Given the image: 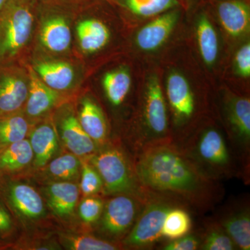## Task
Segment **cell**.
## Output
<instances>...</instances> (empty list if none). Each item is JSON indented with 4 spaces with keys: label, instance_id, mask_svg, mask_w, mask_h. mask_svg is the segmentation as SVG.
Wrapping results in <instances>:
<instances>
[{
    "label": "cell",
    "instance_id": "cell-1",
    "mask_svg": "<svg viewBox=\"0 0 250 250\" xmlns=\"http://www.w3.org/2000/svg\"><path fill=\"white\" fill-rule=\"evenodd\" d=\"M134 162L145 190L174 199L187 209L208 211L225 195L220 181L203 173L173 140L145 148L134 154Z\"/></svg>",
    "mask_w": 250,
    "mask_h": 250
},
{
    "label": "cell",
    "instance_id": "cell-2",
    "mask_svg": "<svg viewBox=\"0 0 250 250\" xmlns=\"http://www.w3.org/2000/svg\"><path fill=\"white\" fill-rule=\"evenodd\" d=\"M173 141L210 178L221 182L237 177L243 179L247 184L249 182L250 175L226 133L214 123L192 126L183 136Z\"/></svg>",
    "mask_w": 250,
    "mask_h": 250
},
{
    "label": "cell",
    "instance_id": "cell-3",
    "mask_svg": "<svg viewBox=\"0 0 250 250\" xmlns=\"http://www.w3.org/2000/svg\"><path fill=\"white\" fill-rule=\"evenodd\" d=\"M167 106L157 77L148 80L141 100L139 123L131 136L134 154L145 148L172 141Z\"/></svg>",
    "mask_w": 250,
    "mask_h": 250
},
{
    "label": "cell",
    "instance_id": "cell-4",
    "mask_svg": "<svg viewBox=\"0 0 250 250\" xmlns=\"http://www.w3.org/2000/svg\"><path fill=\"white\" fill-rule=\"evenodd\" d=\"M92 164L101 177L105 193L127 194L144 202L152 195L140 184L134 159L130 161L119 148L108 147L100 151L93 156Z\"/></svg>",
    "mask_w": 250,
    "mask_h": 250
},
{
    "label": "cell",
    "instance_id": "cell-5",
    "mask_svg": "<svg viewBox=\"0 0 250 250\" xmlns=\"http://www.w3.org/2000/svg\"><path fill=\"white\" fill-rule=\"evenodd\" d=\"M176 207H184L170 197L152 193L143 206L134 226L123 239V244L130 249L152 248L163 237L162 228L167 212Z\"/></svg>",
    "mask_w": 250,
    "mask_h": 250
},
{
    "label": "cell",
    "instance_id": "cell-6",
    "mask_svg": "<svg viewBox=\"0 0 250 250\" xmlns=\"http://www.w3.org/2000/svg\"><path fill=\"white\" fill-rule=\"evenodd\" d=\"M226 133L243 167L250 175V100L247 97L229 95L223 104Z\"/></svg>",
    "mask_w": 250,
    "mask_h": 250
},
{
    "label": "cell",
    "instance_id": "cell-7",
    "mask_svg": "<svg viewBox=\"0 0 250 250\" xmlns=\"http://www.w3.org/2000/svg\"><path fill=\"white\" fill-rule=\"evenodd\" d=\"M166 97L172 117V140L175 141L191 127L197 113V102L188 81L177 71L167 77Z\"/></svg>",
    "mask_w": 250,
    "mask_h": 250
},
{
    "label": "cell",
    "instance_id": "cell-8",
    "mask_svg": "<svg viewBox=\"0 0 250 250\" xmlns=\"http://www.w3.org/2000/svg\"><path fill=\"white\" fill-rule=\"evenodd\" d=\"M115 195L104 206L101 228L106 234L119 237L129 232L147 201L127 194Z\"/></svg>",
    "mask_w": 250,
    "mask_h": 250
},
{
    "label": "cell",
    "instance_id": "cell-9",
    "mask_svg": "<svg viewBox=\"0 0 250 250\" xmlns=\"http://www.w3.org/2000/svg\"><path fill=\"white\" fill-rule=\"evenodd\" d=\"M33 16L27 8L19 6L5 21L0 37V56H12L22 48L30 37Z\"/></svg>",
    "mask_w": 250,
    "mask_h": 250
},
{
    "label": "cell",
    "instance_id": "cell-10",
    "mask_svg": "<svg viewBox=\"0 0 250 250\" xmlns=\"http://www.w3.org/2000/svg\"><path fill=\"white\" fill-rule=\"evenodd\" d=\"M213 219L232 239L237 249L250 250V211L248 202L230 205Z\"/></svg>",
    "mask_w": 250,
    "mask_h": 250
},
{
    "label": "cell",
    "instance_id": "cell-11",
    "mask_svg": "<svg viewBox=\"0 0 250 250\" xmlns=\"http://www.w3.org/2000/svg\"><path fill=\"white\" fill-rule=\"evenodd\" d=\"M179 11H167L140 29L136 35L138 47L144 52L159 49L168 39L178 22Z\"/></svg>",
    "mask_w": 250,
    "mask_h": 250
},
{
    "label": "cell",
    "instance_id": "cell-12",
    "mask_svg": "<svg viewBox=\"0 0 250 250\" xmlns=\"http://www.w3.org/2000/svg\"><path fill=\"white\" fill-rule=\"evenodd\" d=\"M29 82L21 74L0 75V118L18 113L27 101Z\"/></svg>",
    "mask_w": 250,
    "mask_h": 250
},
{
    "label": "cell",
    "instance_id": "cell-13",
    "mask_svg": "<svg viewBox=\"0 0 250 250\" xmlns=\"http://www.w3.org/2000/svg\"><path fill=\"white\" fill-rule=\"evenodd\" d=\"M217 14L224 30L231 37H243L250 29V6L243 0H225L219 3Z\"/></svg>",
    "mask_w": 250,
    "mask_h": 250
},
{
    "label": "cell",
    "instance_id": "cell-14",
    "mask_svg": "<svg viewBox=\"0 0 250 250\" xmlns=\"http://www.w3.org/2000/svg\"><path fill=\"white\" fill-rule=\"evenodd\" d=\"M59 130L65 147L75 155H90L96 149V143L85 132L79 119L72 113H67L62 118Z\"/></svg>",
    "mask_w": 250,
    "mask_h": 250
},
{
    "label": "cell",
    "instance_id": "cell-15",
    "mask_svg": "<svg viewBox=\"0 0 250 250\" xmlns=\"http://www.w3.org/2000/svg\"><path fill=\"white\" fill-rule=\"evenodd\" d=\"M60 95L52 89L39 78L37 74L30 70L29 93L26 101V113L31 118H38L45 114L58 103Z\"/></svg>",
    "mask_w": 250,
    "mask_h": 250
},
{
    "label": "cell",
    "instance_id": "cell-16",
    "mask_svg": "<svg viewBox=\"0 0 250 250\" xmlns=\"http://www.w3.org/2000/svg\"><path fill=\"white\" fill-rule=\"evenodd\" d=\"M33 154L38 167L46 165L59 149V140L56 128L52 123H44L33 130L30 136Z\"/></svg>",
    "mask_w": 250,
    "mask_h": 250
},
{
    "label": "cell",
    "instance_id": "cell-17",
    "mask_svg": "<svg viewBox=\"0 0 250 250\" xmlns=\"http://www.w3.org/2000/svg\"><path fill=\"white\" fill-rule=\"evenodd\" d=\"M34 72L47 86L58 92L70 88L75 80L73 67L66 62H39Z\"/></svg>",
    "mask_w": 250,
    "mask_h": 250
},
{
    "label": "cell",
    "instance_id": "cell-18",
    "mask_svg": "<svg viewBox=\"0 0 250 250\" xmlns=\"http://www.w3.org/2000/svg\"><path fill=\"white\" fill-rule=\"evenodd\" d=\"M9 197L11 205L20 214L28 218H38L44 213V205L39 192L24 184L11 186Z\"/></svg>",
    "mask_w": 250,
    "mask_h": 250
},
{
    "label": "cell",
    "instance_id": "cell-19",
    "mask_svg": "<svg viewBox=\"0 0 250 250\" xmlns=\"http://www.w3.org/2000/svg\"><path fill=\"white\" fill-rule=\"evenodd\" d=\"M81 126L97 145H103L107 138V125L102 108L93 100L82 101L79 117Z\"/></svg>",
    "mask_w": 250,
    "mask_h": 250
},
{
    "label": "cell",
    "instance_id": "cell-20",
    "mask_svg": "<svg viewBox=\"0 0 250 250\" xmlns=\"http://www.w3.org/2000/svg\"><path fill=\"white\" fill-rule=\"evenodd\" d=\"M77 34L81 49L83 52L93 54L104 48L110 39V31L101 21L88 19L79 23Z\"/></svg>",
    "mask_w": 250,
    "mask_h": 250
},
{
    "label": "cell",
    "instance_id": "cell-21",
    "mask_svg": "<svg viewBox=\"0 0 250 250\" xmlns=\"http://www.w3.org/2000/svg\"><path fill=\"white\" fill-rule=\"evenodd\" d=\"M71 39L70 28L66 21L62 17L49 18L42 25L41 42L51 52H65L70 47Z\"/></svg>",
    "mask_w": 250,
    "mask_h": 250
},
{
    "label": "cell",
    "instance_id": "cell-22",
    "mask_svg": "<svg viewBox=\"0 0 250 250\" xmlns=\"http://www.w3.org/2000/svg\"><path fill=\"white\" fill-rule=\"evenodd\" d=\"M49 205L60 217L71 215L78 202L79 188L70 182H56L47 188Z\"/></svg>",
    "mask_w": 250,
    "mask_h": 250
},
{
    "label": "cell",
    "instance_id": "cell-23",
    "mask_svg": "<svg viewBox=\"0 0 250 250\" xmlns=\"http://www.w3.org/2000/svg\"><path fill=\"white\" fill-rule=\"evenodd\" d=\"M196 34L200 55L206 65L212 67L218 58L219 41L215 27L205 14L197 19Z\"/></svg>",
    "mask_w": 250,
    "mask_h": 250
},
{
    "label": "cell",
    "instance_id": "cell-24",
    "mask_svg": "<svg viewBox=\"0 0 250 250\" xmlns=\"http://www.w3.org/2000/svg\"><path fill=\"white\" fill-rule=\"evenodd\" d=\"M103 83L108 101L118 107L124 103L131 89V75L126 69H116L105 74Z\"/></svg>",
    "mask_w": 250,
    "mask_h": 250
},
{
    "label": "cell",
    "instance_id": "cell-25",
    "mask_svg": "<svg viewBox=\"0 0 250 250\" xmlns=\"http://www.w3.org/2000/svg\"><path fill=\"white\" fill-rule=\"evenodd\" d=\"M34 157L30 143L22 140L10 144L0 152V172H14L27 166Z\"/></svg>",
    "mask_w": 250,
    "mask_h": 250
},
{
    "label": "cell",
    "instance_id": "cell-26",
    "mask_svg": "<svg viewBox=\"0 0 250 250\" xmlns=\"http://www.w3.org/2000/svg\"><path fill=\"white\" fill-rule=\"evenodd\" d=\"M192 228V219L187 208L176 207L166 215L162 228V236L172 241L185 236Z\"/></svg>",
    "mask_w": 250,
    "mask_h": 250
},
{
    "label": "cell",
    "instance_id": "cell-27",
    "mask_svg": "<svg viewBox=\"0 0 250 250\" xmlns=\"http://www.w3.org/2000/svg\"><path fill=\"white\" fill-rule=\"evenodd\" d=\"M29 125L17 113L0 118V149L25 139Z\"/></svg>",
    "mask_w": 250,
    "mask_h": 250
},
{
    "label": "cell",
    "instance_id": "cell-28",
    "mask_svg": "<svg viewBox=\"0 0 250 250\" xmlns=\"http://www.w3.org/2000/svg\"><path fill=\"white\" fill-rule=\"evenodd\" d=\"M200 236L201 238L200 250H233L237 249L232 239L214 219L206 222L204 232Z\"/></svg>",
    "mask_w": 250,
    "mask_h": 250
},
{
    "label": "cell",
    "instance_id": "cell-29",
    "mask_svg": "<svg viewBox=\"0 0 250 250\" xmlns=\"http://www.w3.org/2000/svg\"><path fill=\"white\" fill-rule=\"evenodd\" d=\"M124 2L132 14L141 18L155 16L179 4L177 0H124Z\"/></svg>",
    "mask_w": 250,
    "mask_h": 250
},
{
    "label": "cell",
    "instance_id": "cell-30",
    "mask_svg": "<svg viewBox=\"0 0 250 250\" xmlns=\"http://www.w3.org/2000/svg\"><path fill=\"white\" fill-rule=\"evenodd\" d=\"M78 157L73 154L59 156L49 164V172L57 178L65 180L73 179L80 170L81 163Z\"/></svg>",
    "mask_w": 250,
    "mask_h": 250
},
{
    "label": "cell",
    "instance_id": "cell-31",
    "mask_svg": "<svg viewBox=\"0 0 250 250\" xmlns=\"http://www.w3.org/2000/svg\"><path fill=\"white\" fill-rule=\"evenodd\" d=\"M64 246L72 250H116L119 246L90 236H64Z\"/></svg>",
    "mask_w": 250,
    "mask_h": 250
},
{
    "label": "cell",
    "instance_id": "cell-32",
    "mask_svg": "<svg viewBox=\"0 0 250 250\" xmlns=\"http://www.w3.org/2000/svg\"><path fill=\"white\" fill-rule=\"evenodd\" d=\"M80 188L85 196L95 195L103 188L101 177L93 165L83 164L82 166Z\"/></svg>",
    "mask_w": 250,
    "mask_h": 250
},
{
    "label": "cell",
    "instance_id": "cell-33",
    "mask_svg": "<svg viewBox=\"0 0 250 250\" xmlns=\"http://www.w3.org/2000/svg\"><path fill=\"white\" fill-rule=\"evenodd\" d=\"M104 209V202L96 197L83 199L79 207L80 218L85 223H93L101 218Z\"/></svg>",
    "mask_w": 250,
    "mask_h": 250
},
{
    "label": "cell",
    "instance_id": "cell-34",
    "mask_svg": "<svg viewBox=\"0 0 250 250\" xmlns=\"http://www.w3.org/2000/svg\"><path fill=\"white\" fill-rule=\"evenodd\" d=\"M201 238L200 235L188 233L177 239L172 240L163 247L165 250H200Z\"/></svg>",
    "mask_w": 250,
    "mask_h": 250
},
{
    "label": "cell",
    "instance_id": "cell-35",
    "mask_svg": "<svg viewBox=\"0 0 250 250\" xmlns=\"http://www.w3.org/2000/svg\"><path fill=\"white\" fill-rule=\"evenodd\" d=\"M237 75L243 78L250 76V43L246 42L237 51L234 59Z\"/></svg>",
    "mask_w": 250,
    "mask_h": 250
},
{
    "label": "cell",
    "instance_id": "cell-36",
    "mask_svg": "<svg viewBox=\"0 0 250 250\" xmlns=\"http://www.w3.org/2000/svg\"><path fill=\"white\" fill-rule=\"evenodd\" d=\"M12 223L9 213L0 205V232L5 233L11 229Z\"/></svg>",
    "mask_w": 250,
    "mask_h": 250
},
{
    "label": "cell",
    "instance_id": "cell-37",
    "mask_svg": "<svg viewBox=\"0 0 250 250\" xmlns=\"http://www.w3.org/2000/svg\"><path fill=\"white\" fill-rule=\"evenodd\" d=\"M177 1H179V3L180 2V1H182L184 4H187L189 0H177Z\"/></svg>",
    "mask_w": 250,
    "mask_h": 250
},
{
    "label": "cell",
    "instance_id": "cell-38",
    "mask_svg": "<svg viewBox=\"0 0 250 250\" xmlns=\"http://www.w3.org/2000/svg\"><path fill=\"white\" fill-rule=\"evenodd\" d=\"M5 0H0V8L2 6V5L4 4Z\"/></svg>",
    "mask_w": 250,
    "mask_h": 250
}]
</instances>
